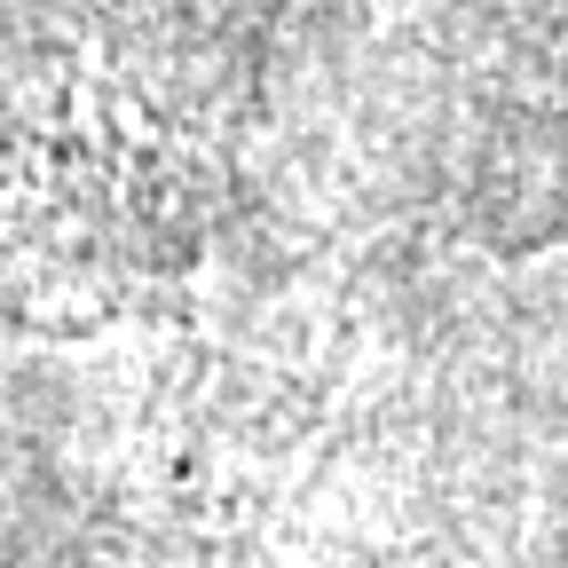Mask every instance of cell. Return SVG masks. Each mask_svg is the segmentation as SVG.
<instances>
[{
	"label": "cell",
	"mask_w": 568,
	"mask_h": 568,
	"mask_svg": "<svg viewBox=\"0 0 568 568\" xmlns=\"http://www.w3.org/2000/svg\"><path fill=\"white\" fill-rule=\"evenodd\" d=\"M489 237L506 253H537V245H568V134L560 142H537L521 159L514 182L489 190Z\"/></svg>",
	"instance_id": "1"
}]
</instances>
